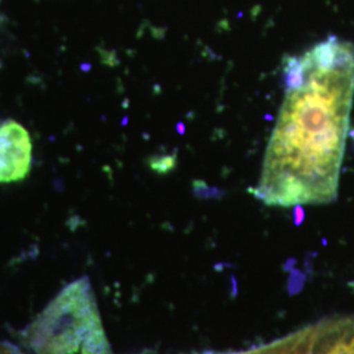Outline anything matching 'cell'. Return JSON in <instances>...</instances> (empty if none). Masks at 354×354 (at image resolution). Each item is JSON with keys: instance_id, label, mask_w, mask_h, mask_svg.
Returning <instances> with one entry per match:
<instances>
[{"instance_id": "obj_2", "label": "cell", "mask_w": 354, "mask_h": 354, "mask_svg": "<svg viewBox=\"0 0 354 354\" xmlns=\"http://www.w3.org/2000/svg\"><path fill=\"white\" fill-rule=\"evenodd\" d=\"M36 354H112L87 279L68 285L28 333Z\"/></svg>"}, {"instance_id": "obj_3", "label": "cell", "mask_w": 354, "mask_h": 354, "mask_svg": "<svg viewBox=\"0 0 354 354\" xmlns=\"http://www.w3.org/2000/svg\"><path fill=\"white\" fill-rule=\"evenodd\" d=\"M32 165V140L16 121L0 124V184L26 178Z\"/></svg>"}, {"instance_id": "obj_1", "label": "cell", "mask_w": 354, "mask_h": 354, "mask_svg": "<svg viewBox=\"0 0 354 354\" xmlns=\"http://www.w3.org/2000/svg\"><path fill=\"white\" fill-rule=\"evenodd\" d=\"M285 97L266 147L256 198L270 206L337 196L354 93V45L337 37L283 61Z\"/></svg>"}, {"instance_id": "obj_4", "label": "cell", "mask_w": 354, "mask_h": 354, "mask_svg": "<svg viewBox=\"0 0 354 354\" xmlns=\"http://www.w3.org/2000/svg\"><path fill=\"white\" fill-rule=\"evenodd\" d=\"M294 214L297 215V221H295V223L297 225H301L302 223V221H304V209L298 205V206H295V209H294Z\"/></svg>"}]
</instances>
